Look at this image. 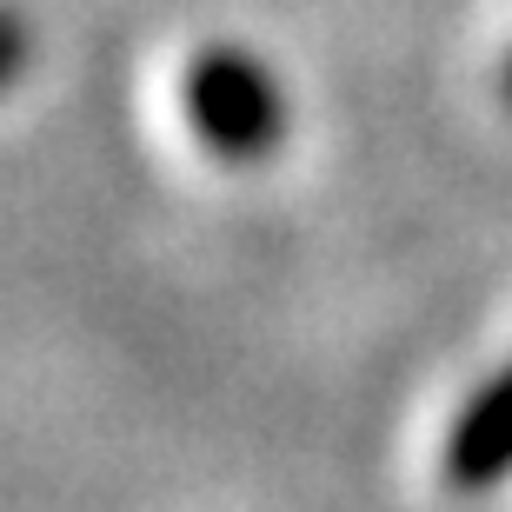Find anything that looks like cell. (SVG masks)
Wrapping results in <instances>:
<instances>
[{
  "instance_id": "1",
  "label": "cell",
  "mask_w": 512,
  "mask_h": 512,
  "mask_svg": "<svg viewBox=\"0 0 512 512\" xmlns=\"http://www.w3.org/2000/svg\"><path fill=\"white\" fill-rule=\"evenodd\" d=\"M180 100H187L193 140L227 167H253L286 140V94L247 47H200Z\"/></svg>"
},
{
  "instance_id": "3",
  "label": "cell",
  "mask_w": 512,
  "mask_h": 512,
  "mask_svg": "<svg viewBox=\"0 0 512 512\" xmlns=\"http://www.w3.org/2000/svg\"><path fill=\"white\" fill-rule=\"evenodd\" d=\"M506 94H512V67H506Z\"/></svg>"
},
{
  "instance_id": "2",
  "label": "cell",
  "mask_w": 512,
  "mask_h": 512,
  "mask_svg": "<svg viewBox=\"0 0 512 512\" xmlns=\"http://www.w3.org/2000/svg\"><path fill=\"white\" fill-rule=\"evenodd\" d=\"M446 479L459 493H486L499 479H512V366H499L493 380L466 399V413L446 433Z\"/></svg>"
}]
</instances>
